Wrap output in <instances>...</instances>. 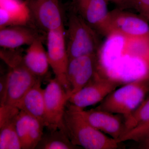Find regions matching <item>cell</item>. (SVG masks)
Wrapping results in <instances>:
<instances>
[{
	"instance_id": "obj_1",
	"label": "cell",
	"mask_w": 149,
	"mask_h": 149,
	"mask_svg": "<svg viewBox=\"0 0 149 149\" xmlns=\"http://www.w3.org/2000/svg\"><path fill=\"white\" fill-rule=\"evenodd\" d=\"M64 131L72 143L86 149H116L120 143L90 125L77 108L68 103L63 119Z\"/></svg>"
},
{
	"instance_id": "obj_2",
	"label": "cell",
	"mask_w": 149,
	"mask_h": 149,
	"mask_svg": "<svg viewBox=\"0 0 149 149\" xmlns=\"http://www.w3.org/2000/svg\"><path fill=\"white\" fill-rule=\"evenodd\" d=\"M17 49H2L0 52L1 58L8 67V91L3 105L17 107L25 94L41 79L28 69L23 55Z\"/></svg>"
},
{
	"instance_id": "obj_3",
	"label": "cell",
	"mask_w": 149,
	"mask_h": 149,
	"mask_svg": "<svg viewBox=\"0 0 149 149\" xmlns=\"http://www.w3.org/2000/svg\"><path fill=\"white\" fill-rule=\"evenodd\" d=\"M65 38L69 60L97 54L101 48L100 34L76 11L69 14Z\"/></svg>"
},
{
	"instance_id": "obj_4",
	"label": "cell",
	"mask_w": 149,
	"mask_h": 149,
	"mask_svg": "<svg viewBox=\"0 0 149 149\" xmlns=\"http://www.w3.org/2000/svg\"><path fill=\"white\" fill-rule=\"evenodd\" d=\"M149 92V81L139 78L114 90L96 109L121 115L127 118L145 100Z\"/></svg>"
},
{
	"instance_id": "obj_5",
	"label": "cell",
	"mask_w": 149,
	"mask_h": 149,
	"mask_svg": "<svg viewBox=\"0 0 149 149\" xmlns=\"http://www.w3.org/2000/svg\"><path fill=\"white\" fill-rule=\"evenodd\" d=\"M98 67L92 79L81 90L70 96L68 102L84 109L100 103L110 93L123 84L122 80L110 76Z\"/></svg>"
},
{
	"instance_id": "obj_6",
	"label": "cell",
	"mask_w": 149,
	"mask_h": 149,
	"mask_svg": "<svg viewBox=\"0 0 149 149\" xmlns=\"http://www.w3.org/2000/svg\"><path fill=\"white\" fill-rule=\"evenodd\" d=\"M70 97L69 93L56 77L50 80L44 89L45 125L48 131L64 130L63 116Z\"/></svg>"
},
{
	"instance_id": "obj_7",
	"label": "cell",
	"mask_w": 149,
	"mask_h": 149,
	"mask_svg": "<svg viewBox=\"0 0 149 149\" xmlns=\"http://www.w3.org/2000/svg\"><path fill=\"white\" fill-rule=\"evenodd\" d=\"M47 42L50 66L56 78L70 95V88L67 77L69 58L67 52L64 26L47 32Z\"/></svg>"
},
{
	"instance_id": "obj_8",
	"label": "cell",
	"mask_w": 149,
	"mask_h": 149,
	"mask_svg": "<svg viewBox=\"0 0 149 149\" xmlns=\"http://www.w3.org/2000/svg\"><path fill=\"white\" fill-rule=\"evenodd\" d=\"M108 30V37L118 35L136 38L149 33V22L139 14L117 8L110 11Z\"/></svg>"
},
{
	"instance_id": "obj_9",
	"label": "cell",
	"mask_w": 149,
	"mask_h": 149,
	"mask_svg": "<svg viewBox=\"0 0 149 149\" xmlns=\"http://www.w3.org/2000/svg\"><path fill=\"white\" fill-rule=\"evenodd\" d=\"M98 68L97 54L81 56L69 60L67 77L70 88V96L87 85Z\"/></svg>"
},
{
	"instance_id": "obj_10",
	"label": "cell",
	"mask_w": 149,
	"mask_h": 149,
	"mask_svg": "<svg viewBox=\"0 0 149 149\" xmlns=\"http://www.w3.org/2000/svg\"><path fill=\"white\" fill-rule=\"evenodd\" d=\"M32 20L47 32L64 26L58 0H27Z\"/></svg>"
},
{
	"instance_id": "obj_11",
	"label": "cell",
	"mask_w": 149,
	"mask_h": 149,
	"mask_svg": "<svg viewBox=\"0 0 149 149\" xmlns=\"http://www.w3.org/2000/svg\"><path fill=\"white\" fill-rule=\"evenodd\" d=\"M107 0H75V10L100 35L108 37Z\"/></svg>"
},
{
	"instance_id": "obj_12",
	"label": "cell",
	"mask_w": 149,
	"mask_h": 149,
	"mask_svg": "<svg viewBox=\"0 0 149 149\" xmlns=\"http://www.w3.org/2000/svg\"><path fill=\"white\" fill-rule=\"evenodd\" d=\"M76 107L88 123L103 133L108 134L111 138L118 141L125 133V119L121 115L96 108L84 110Z\"/></svg>"
},
{
	"instance_id": "obj_13",
	"label": "cell",
	"mask_w": 149,
	"mask_h": 149,
	"mask_svg": "<svg viewBox=\"0 0 149 149\" xmlns=\"http://www.w3.org/2000/svg\"><path fill=\"white\" fill-rule=\"evenodd\" d=\"M19 111L16 107L0 106V149H22L15 127Z\"/></svg>"
},
{
	"instance_id": "obj_14",
	"label": "cell",
	"mask_w": 149,
	"mask_h": 149,
	"mask_svg": "<svg viewBox=\"0 0 149 149\" xmlns=\"http://www.w3.org/2000/svg\"><path fill=\"white\" fill-rule=\"evenodd\" d=\"M0 29L2 49H16L22 46L30 45L35 40L43 38L37 30L28 25H15Z\"/></svg>"
},
{
	"instance_id": "obj_15",
	"label": "cell",
	"mask_w": 149,
	"mask_h": 149,
	"mask_svg": "<svg viewBox=\"0 0 149 149\" xmlns=\"http://www.w3.org/2000/svg\"><path fill=\"white\" fill-rule=\"evenodd\" d=\"M27 0H0V29L28 25L32 21Z\"/></svg>"
},
{
	"instance_id": "obj_16",
	"label": "cell",
	"mask_w": 149,
	"mask_h": 149,
	"mask_svg": "<svg viewBox=\"0 0 149 149\" xmlns=\"http://www.w3.org/2000/svg\"><path fill=\"white\" fill-rule=\"evenodd\" d=\"M43 39L35 40L29 46L23 55L25 65L33 74L40 78L47 74L50 66L47 52L43 46Z\"/></svg>"
},
{
	"instance_id": "obj_17",
	"label": "cell",
	"mask_w": 149,
	"mask_h": 149,
	"mask_svg": "<svg viewBox=\"0 0 149 149\" xmlns=\"http://www.w3.org/2000/svg\"><path fill=\"white\" fill-rule=\"evenodd\" d=\"M17 107L45 125L44 89L41 86V79L25 94Z\"/></svg>"
},
{
	"instance_id": "obj_18",
	"label": "cell",
	"mask_w": 149,
	"mask_h": 149,
	"mask_svg": "<svg viewBox=\"0 0 149 149\" xmlns=\"http://www.w3.org/2000/svg\"><path fill=\"white\" fill-rule=\"evenodd\" d=\"M79 148L72 143L64 130L57 129L44 133L35 149H76Z\"/></svg>"
},
{
	"instance_id": "obj_19",
	"label": "cell",
	"mask_w": 149,
	"mask_h": 149,
	"mask_svg": "<svg viewBox=\"0 0 149 149\" xmlns=\"http://www.w3.org/2000/svg\"><path fill=\"white\" fill-rule=\"evenodd\" d=\"M149 118V96L145 99L133 112L125 119V133L145 122Z\"/></svg>"
},
{
	"instance_id": "obj_20",
	"label": "cell",
	"mask_w": 149,
	"mask_h": 149,
	"mask_svg": "<svg viewBox=\"0 0 149 149\" xmlns=\"http://www.w3.org/2000/svg\"><path fill=\"white\" fill-rule=\"evenodd\" d=\"M32 119V116L22 110L19 111L17 118L16 132L22 149L26 148L27 139L31 130Z\"/></svg>"
},
{
	"instance_id": "obj_21",
	"label": "cell",
	"mask_w": 149,
	"mask_h": 149,
	"mask_svg": "<svg viewBox=\"0 0 149 149\" xmlns=\"http://www.w3.org/2000/svg\"><path fill=\"white\" fill-rule=\"evenodd\" d=\"M149 137V118L145 122L128 130L123 134L118 141L121 143L124 141H133L138 143Z\"/></svg>"
},
{
	"instance_id": "obj_22",
	"label": "cell",
	"mask_w": 149,
	"mask_h": 149,
	"mask_svg": "<svg viewBox=\"0 0 149 149\" xmlns=\"http://www.w3.org/2000/svg\"><path fill=\"white\" fill-rule=\"evenodd\" d=\"M129 4L130 8L137 11L149 22V0H129Z\"/></svg>"
},
{
	"instance_id": "obj_23",
	"label": "cell",
	"mask_w": 149,
	"mask_h": 149,
	"mask_svg": "<svg viewBox=\"0 0 149 149\" xmlns=\"http://www.w3.org/2000/svg\"><path fill=\"white\" fill-rule=\"evenodd\" d=\"M8 88V77L6 73L0 78V106L5 103Z\"/></svg>"
},
{
	"instance_id": "obj_24",
	"label": "cell",
	"mask_w": 149,
	"mask_h": 149,
	"mask_svg": "<svg viewBox=\"0 0 149 149\" xmlns=\"http://www.w3.org/2000/svg\"><path fill=\"white\" fill-rule=\"evenodd\" d=\"M117 6L118 8L122 9H127L130 8L129 0H107Z\"/></svg>"
},
{
	"instance_id": "obj_25",
	"label": "cell",
	"mask_w": 149,
	"mask_h": 149,
	"mask_svg": "<svg viewBox=\"0 0 149 149\" xmlns=\"http://www.w3.org/2000/svg\"><path fill=\"white\" fill-rule=\"evenodd\" d=\"M139 149H149V137L139 143Z\"/></svg>"
}]
</instances>
